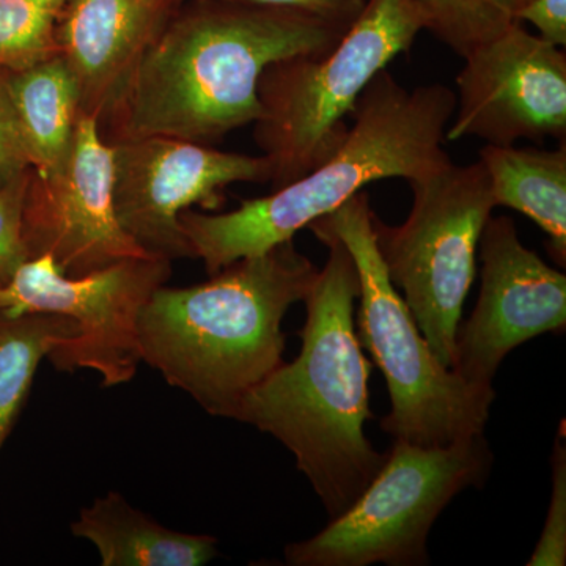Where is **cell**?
Returning a JSON list of instances; mask_svg holds the SVG:
<instances>
[{
	"mask_svg": "<svg viewBox=\"0 0 566 566\" xmlns=\"http://www.w3.org/2000/svg\"><path fill=\"white\" fill-rule=\"evenodd\" d=\"M346 31L300 11L232 0L180 6L98 123L103 140H221L259 120V82L271 63L324 54Z\"/></svg>",
	"mask_w": 566,
	"mask_h": 566,
	"instance_id": "6da1fadb",
	"label": "cell"
},
{
	"mask_svg": "<svg viewBox=\"0 0 566 566\" xmlns=\"http://www.w3.org/2000/svg\"><path fill=\"white\" fill-rule=\"evenodd\" d=\"M329 256L305 303L300 356L253 387L233 420L282 442L331 520L344 515L378 474L386 453L376 452L364 424L374 419L365 357L354 324L360 282L346 245L333 233L314 232Z\"/></svg>",
	"mask_w": 566,
	"mask_h": 566,
	"instance_id": "7a4b0ae2",
	"label": "cell"
},
{
	"mask_svg": "<svg viewBox=\"0 0 566 566\" xmlns=\"http://www.w3.org/2000/svg\"><path fill=\"white\" fill-rule=\"evenodd\" d=\"M455 92L441 84L408 91L382 70L352 112L337 150L300 180L221 214L185 210L180 223L193 259L214 275L238 260L262 255L387 178L416 180L452 161L442 144Z\"/></svg>",
	"mask_w": 566,
	"mask_h": 566,
	"instance_id": "3957f363",
	"label": "cell"
},
{
	"mask_svg": "<svg viewBox=\"0 0 566 566\" xmlns=\"http://www.w3.org/2000/svg\"><path fill=\"white\" fill-rule=\"evenodd\" d=\"M316 274L286 241L229 264L210 281L159 286L137 319L142 363L208 415L232 419L245 395L283 363V318L304 301Z\"/></svg>",
	"mask_w": 566,
	"mask_h": 566,
	"instance_id": "277c9868",
	"label": "cell"
},
{
	"mask_svg": "<svg viewBox=\"0 0 566 566\" xmlns=\"http://www.w3.org/2000/svg\"><path fill=\"white\" fill-rule=\"evenodd\" d=\"M374 218L370 200L360 191L308 229L335 234L356 263L360 282L354 322L357 338L385 375L392 403L381 430L420 447H446L482 434L495 390L471 385L439 363L387 274Z\"/></svg>",
	"mask_w": 566,
	"mask_h": 566,
	"instance_id": "5b68a950",
	"label": "cell"
},
{
	"mask_svg": "<svg viewBox=\"0 0 566 566\" xmlns=\"http://www.w3.org/2000/svg\"><path fill=\"white\" fill-rule=\"evenodd\" d=\"M422 31L427 17L416 0H367L333 50L263 71L253 139L273 167V189L300 180L337 150L348 133L345 117L365 87Z\"/></svg>",
	"mask_w": 566,
	"mask_h": 566,
	"instance_id": "8992f818",
	"label": "cell"
},
{
	"mask_svg": "<svg viewBox=\"0 0 566 566\" xmlns=\"http://www.w3.org/2000/svg\"><path fill=\"white\" fill-rule=\"evenodd\" d=\"M493 465L485 434L446 447L395 439L378 474L319 534L285 547L292 566H420L436 520L461 491L482 486Z\"/></svg>",
	"mask_w": 566,
	"mask_h": 566,
	"instance_id": "52a82bcc",
	"label": "cell"
},
{
	"mask_svg": "<svg viewBox=\"0 0 566 566\" xmlns=\"http://www.w3.org/2000/svg\"><path fill=\"white\" fill-rule=\"evenodd\" d=\"M409 185L415 202L408 219L392 227L375 214L376 244L420 333L439 363L452 368L476 249L495 208L490 178L480 161H450Z\"/></svg>",
	"mask_w": 566,
	"mask_h": 566,
	"instance_id": "ba28073f",
	"label": "cell"
},
{
	"mask_svg": "<svg viewBox=\"0 0 566 566\" xmlns=\"http://www.w3.org/2000/svg\"><path fill=\"white\" fill-rule=\"evenodd\" d=\"M170 275V260L139 256L69 277L50 255H40L25 260L0 285V315L65 316L76 324V335L55 346L46 359L59 371H96L104 387L126 385L142 363L137 340L142 307Z\"/></svg>",
	"mask_w": 566,
	"mask_h": 566,
	"instance_id": "9c48e42d",
	"label": "cell"
},
{
	"mask_svg": "<svg viewBox=\"0 0 566 566\" xmlns=\"http://www.w3.org/2000/svg\"><path fill=\"white\" fill-rule=\"evenodd\" d=\"M112 205L123 232L159 259H193L180 214L200 205L216 210L234 182H266V156L216 150L210 145L140 137L112 144Z\"/></svg>",
	"mask_w": 566,
	"mask_h": 566,
	"instance_id": "30bf717a",
	"label": "cell"
},
{
	"mask_svg": "<svg viewBox=\"0 0 566 566\" xmlns=\"http://www.w3.org/2000/svg\"><path fill=\"white\" fill-rule=\"evenodd\" d=\"M446 140L474 136L490 145L546 137L565 142L566 55L513 21L464 55Z\"/></svg>",
	"mask_w": 566,
	"mask_h": 566,
	"instance_id": "8fae6325",
	"label": "cell"
},
{
	"mask_svg": "<svg viewBox=\"0 0 566 566\" xmlns=\"http://www.w3.org/2000/svg\"><path fill=\"white\" fill-rule=\"evenodd\" d=\"M22 234L29 259L50 255L69 277L151 256L134 243L112 205V148L96 118L80 115L69 151L50 170L32 169Z\"/></svg>",
	"mask_w": 566,
	"mask_h": 566,
	"instance_id": "7c38bea8",
	"label": "cell"
},
{
	"mask_svg": "<svg viewBox=\"0 0 566 566\" xmlns=\"http://www.w3.org/2000/svg\"><path fill=\"white\" fill-rule=\"evenodd\" d=\"M482 286L458 326L452 370L493 386L506 354L546 333H565L566 275L521 243L513 219L491 216L480 238Z\"/></svg>",
	"mask_w": 566,
	"mask_h": 566,
	"instance_id": "4fadbf2b",
	"label": "cell"
},
{
	"mask_svg": "<svg viewBox=\"0 0 566 566\" xmlns=\"http://www.w3.org/2000/svg\"><path fill=\"white\" fill-rule=\"evenodd\" d=\"M181 0H69L55 41L80 114L102 122Z\"/></svg>",
	"mask_w": 566,
	"mask_h": 566,
	"instance_id": "5bb4252c",
	"label": "cell"
},
{
	"mask_svg": "<svg viewBox=\"0 0 566 566\" xmlns=\"http://www.w3.org/2000/svg\"><path fill=\"white\" fill-rule=\"evenodd\" d=\"M71 532L98 549L103 566H202L218 556L214 536L164 527L114 491L82 510Z\"/></svg>",
	"mask_w": 566,
	"mask_h": 566,
	"instance_id": "9a60e30c",
	"label": "cell"
},
{
	"mask_svg": "<svg viewBox=\"0 0 566 566\" xmlns=\"http://www.w3.org/2000/svg\"><path fill=\"white\" fill-rule=\"evenodd\" d=\"M495 207L512 208L547 234V251L566 264V144L556 150L490 145L480 150Z\"/></svg>",
	"mask_w": 566,
	"mask_h": 566,
	"instance_id": "2e32d148",
	"label": "cell"
},
{
	"mask_svg": "<svg viewBox=\"0 0 566 566\" xmlns=\"http://www.w3.org/2000/svg\"><path fill=\"white\" fill-rule=\"evenodd\" d=\"M6 87L32 169L50 170L65 158L80 120V96L61 55L6 70Z\"/></svg>",
	"mask_w": 566,
	"mask_h": 566,
	"instance_id": "e0dca14e",
	"label": "cell"
},
{
	"mask_svg": "<svg viewBox=\"0 0 566 566\" xmlns=\"http://www.w3.org/2000/svg\"><path fill=\"white\" fill-rule=\"evenodd\" d=\"M76 324L61 315H0V449L20 417L41 360L69 337Z\"/></svg>",
	"mask_w": 566,
	"mask_h": 566,
	"instance_id": "ac0fdd59",
	"label": "cell"
},
{
	"mask_svg": "<svg viewBox=\"0 0 566 566\" xmlns=\"http://www.w3.org/2000/svg\"><path fill=\"white\" fill-rule=\"evenodd\" d=\"M69 0H0V70L18 71L59 54L55 31Z\"/></svg>",
	"mask_w": 566,
	"mask_h": 566,
	"instance_id": "d6986e66",
	"label": "cell"
},
{
	"mask_svg": "<svg viewBox=\"0 0 566 566\" xmlns=\"http://www.w3.org/2000/svg\"><path fill=\"white\" fill-rule=\"evenodd\" d=\"M427 17V31L460 57L512 24L486 0H416Z\"/></svg>",
	"mask_w": 566,
	"mask_h": 566,
	"instance_id": "ffe728a7",
	"label": "cell"
},
{
	"mask_svg": "<svg viewBox=\"0 0 566 566\" xmlns=\"http://www.w3.org/2000/svg\"><path fill=\"white\" fill-rule=\"evenodd\" d=\"M553 494L545 528L528 566H564L566 564V447L565 436L558 433L553 453Z\"/></svg>",
	"mask_w": 566,
	"mask_h": 566,
	"instance_id": "44dd1931",
	"label": "cell"
},
{
	"mask_svg": "<svg viewBox=\"0 0 566 566\" xmlns=\"http://www.w3.org/2000/svg\"><path fill=\"white\" fill-rule=\"evenodd\" d=\"M31 174L32 167L0 189V285L9 282L18 268L29 260L22 214Z\"/></svg>",
	"mask_w": 566,
	"mask_h": 566,
	"instance_id": "7402d4cb",
	"label": "cell"
},
{
	"mask_svg": "<svg viewBox=\"0 0 566 566\" xmlns=\"http://www.w3.org/2000/svg\"><path fill=\"white\" fill-rule=\"evenodd\" d=\"M31 169L28 155L6 87V70H0V189L11 180Z\"/></svg>",
	"mask_w": 566,
	"mask_h": 566,
	"instance_id": "603a6c76",
	"label": "cell"
},
{
	"mask_svg": "<svg viewBox=\"0 0 566 566\" xmlns=\"http://www.w3.org/2000/svg\"><path fill=\"white\" fill-rule=\"evenodd\" d=\"M232 2L300 11V13L312 14L348 29L359 17L367 0H232Z\"/></svg>",
	"mask_w": 566,
	"mask_h": 566,
	"instance_id": "cb8c5ba5",
	"label": "cell"
},
{
	"mask_svg": "<svg viewBox=\"0 0 566 566\" xmlns=\"http://www.w3.org/2000/svg\"><path fill=\"white\" fill-rule=\"evenodd\" d=\"M516 22H528L538 36L554 46L566 44V0H528L515 14Z\"/></svg>",
	"mask_w": 566,
	"mask_h": 566,
	"instance_id": "d4e9b609",
	"label": "cell"
},
{
	"mask_svg": "<svg viewBox=\"0 0 566 566\" xmlns=\"http://www.w3.org/2000/svg\"><path fill=\"white\" fill-rule=\"evenodd\" d=\"M495 11L502 17L509 18L510 21H515V14L523 9L528 0H486Z\"/></svg>",
	"mask_w": 566,
	"mask_h": 566,
	"instance_id": "484cf974",
	"label": "cell"
}]
</instances>
